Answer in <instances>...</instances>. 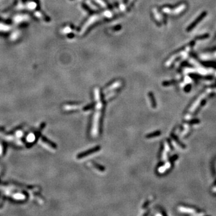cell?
<instances>
[{"label": "cell", "mask_w": 216, "mask_h": 216, "mask_svg": "<svg viewBox=\"0 0 216 216\" xmlns=\"http://www.w3.org/2000/svg\"><path fill=\"white\" fill-rule=\"evenodd\" d=\"M100 109H97V111L95 112V116H94V122H93V127L92 134L94 137L97 135L98 131H99V120L100 118Z\"/></svg>", "instance_id": "1"}, {"label": "cell", "mask_w": 216, "mask_h": 216, "mask_svg": "<svg viewBox=\"0 0 216 216\" xmlns=\"http://www.w3.org/2000/svg\"><path fill=\"white\" fill-rule=\"evenodd\" d=\"M100 149V147H99V146H97V147H94V148H92V149H90V150L86 151L82 153L79 154L77 156V158H78V159H80V158H84V157H86V156H89V155L92 154L94 153L97 152V151H99Z\"/></svg>", "instance_id": "2"}, {"label": "cell", "mask_w": 216, "mask_h": 216, "mask_svg": "<svg viewBox=\"0 0 216 216\" xmlns=\"http://www.w3.org/2000/svg\"><path fill=\"white\" fill-rule=\"evenodd\" d=\"M122 85V82L121 81H117L114 82V84H112L111 85L109 86L107 88H106L105 90V92H108L111 90H112L115 89V88H117L118 87H120L121 85Z\"/></svg>", "instance_id": "3"}, {"label": "cell", "mask_w": 216, "mask_h": 216, "mask_svg": "<svg viewBox=\"0 0 216 216\" xmlns=\"http://www.w3.org/2000/svg\"><path fill=\"white\" fill-rule=\"evenodd\" d=\"M91 163L92 165H93V166L94 167L95 169H97V170H99V171H101V172L105 171V168H104L103 166H102L101 165H100V164H97V163H94V162H91V163Z\"/></svg>", "instance_id": "4"}, {"label": "cell", "mask_w": 216, "mask_h": 216, "mask_svg": "<svg viewBox=\"0 0 216 216\" xmlns=\"http://www.w3.org/2000/svg\"><path fill=\"white\" fill-rule=\"evenodd\" d=\"M80 107V106L79 105H66V106H64V108L66 110H74V109H78Z\"/></svg>", "instance_id": "5"}, {"label": "cell", "mask_w": 216, "mask_h": 216, "mask_svg": "<svg viewBox=\"0 0 216 216\" xmlns=\"http://www.w3.org/2000/svg\"><path fill=\"white\" fill-rule=\"evenodd\" d=\"M148 95H149V99H150V100H151V106H152V107H153V108H155V107H156V101H155V99H154V97L153 94L151 93H149V94H148Z\"/></svg>", "instance_id": "6"}, {"label": "cell", "mask_w": 216, "mask_h": 216, "mask_svg": "<svg viewBox=\"0 0 216 216\" xmlns=\"http://www.w3.org/2000/svg\"><path fill=\"white\" fill-rule=\"evenodd\" d=\"M160 132H154V133H151V134H148V135L147 136V138H153V137L158 136V135H160Z\"/></svg>", "instance_id": "7"}, {"label": "cell", "mask_w": 216, "mask_h": 216, "mask_svg": "<svg viewBox=\"0 0 216 216\" xmlns=\"http://www.w3.org/2000/svg\"><path fill=\"white\" fill-rule=\"evenodd\" d=\"M94 1H95V2H97V3L99 5H100L101 6H102L103 7H106V3H105L103 1H102V0H94Z\"/></svg>", "instance_id": "8"}, {"label": "cell", "mask_w": 216, "mask_h": 216, "mask_svg": "<svg viewBox=\"0 0 216 216\" xmlns=\"http://www.w3.org/2000/svg\"><path fill=\"white\" fill-rule=\"evenodd\" d=\"M93 105H94V103L91 104V105H89V106H86V107H84V110L85 111H87V110H89L90 109H91L92 107H93Z\"/></svg>", "instance_id": "9"}]
</instances>
